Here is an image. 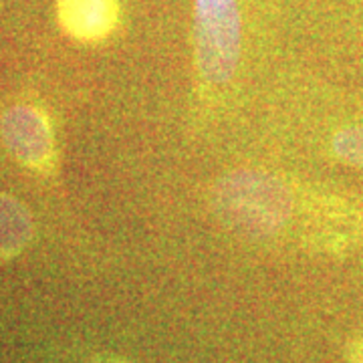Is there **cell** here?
<instances>
[{
	"label": "cell",
	"instance_id": "5b68a950",
	"mask_svg": "<svg viewBox=\"0 0 363 363\" xmlns=\"http://www.w3.org/2000/svg\"><path fill=\"white\" fill-rule=\"evenodd\" d=\"M35 233L28 208L14 196L0 194V259L18 255Z\"/></svg>",
	"mask_w": 363,
	"mask_h": 363
},
{
	"label": "cell",
	"instance_id": "7a4b0ae2",
	"mask_svg": "<svg viewBox=\"0 0 363 363\" xmlns=\"http://www.w3.org/2000/svg\"><path fill=\"white\" fill-rule=\"evenodd\" d=\"M196 65L208 85L233 81L242 43V21L236 0H194Z\"/></svg>",
	"mask_w": 363,
	"mask_h": 363
},
{
	"label": "cell",
	"instance_id": "3957f363",
	"mask_svg": "<svg viewBox=\"0 0 363 363\" xmlns=\"http://www.w3.org/2000/svg\"><path fill=\"white\" fill-rule=\"evenodd\" d=\"M2 142L11 156L28 169L51 172L55 166V138L51 121L39 107L18 104L0 117Z\"/></svg>",
	"mask_w": 363,
	"mask_h": 363
},
{
	"label": "cell",
	"instance_id": "6da1fadb",
	"mask_svg": "<svg viewBox=\"0 0 363 363\" xmlns=\"http://www.w3.org/2000/svg\"><path fill=\"white\" fill-rule=\"evenodd\" d=\"M212 206L228 230L247 238H269L293 218L295 194L269 172L234 169L214 186Z\"/></svg>",
	"mask_w": 363,
	"mask_h": 363
},
{
	"label": "cell",
	"instance_id": "277c9868",
	"mask_svg": "<svg viewBox=\"0 0 363 363\" xmlns=\"http://www.w3.org/2000/svg\"><path fill=\"white\" fill-rule=\"evenodd\" d=\"M57 14L69 37L99 43L116 30L119 4L117 0H57Z\"/></svg>",
	"mask_w": 363,
	"mask_h": 363
},
{
	"label": "cell",
	"instance_id": "8992f818",
	"mask_svg": "<svg viewBox=\"0 0 363 363\" xmlns=\"http://www.w3.org/2000/svg\"><path fill=\"white\" fill-rule=\"evenodd\" d=\"M333 154L355 168H363V125L343 128L333 135Z\"/></svg>",
	"mask_w": 363,
	"mask_h": 363
},
{
	"label": "cell",
	"instance_id": "52a82bcc",
	"mask_svg": "<svg viewBox=\"0 0 363 363\" xmlns=\"http://www.w3.org/2000/svg\"><path fill=\"white\" fill-rule=\"evenodd\" d=\"M347 359L350 363H363V341L353 343L347 351Z\"/></svg>",
	"mask_w": 363,
	"mask_h": 363
}]
</instances>
